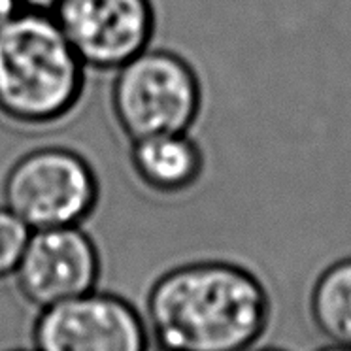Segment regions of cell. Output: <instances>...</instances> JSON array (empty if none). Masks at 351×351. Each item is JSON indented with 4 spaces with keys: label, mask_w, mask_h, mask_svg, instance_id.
Wrapping results in <instances>:
<instances>
[{
    "label": "cell",
    "mask_w": 351,
    "mask_h": 351,
    "mask_svg": "<svg viewBox=\"0 0 351 351\" xmlns=\"http://www.w3.org/2000/svg\"><path fill=\"white\" fill-rule=\"evenodd\" d=\"M21 10L23 8H21L19 0H0V29L10 23Z\"/></svg>",
    "instance_id": "8fae6325"
},
{
    "label": "cell",
    "mask_w": 351,
    "mask_h": 351,
    "mask_svg": "<svg viewBox=\"0 0 351 351\" xmlns=\"http://www.w3.org/2000/svg\"><path fill=\"white\" fill-rule=\"evenodd\" d=\"M19 4H21V8L23 10L53 14L55 8L61 4V0H19Z\"/></svg>",
    "instance_id": "7c38bea8"
},
{
    "label": "cell",
    "mask_w": 351,
    "mask_h": 351,
    "mask_svg": "<svg viewBox=\"0 0 351 351\" xmlns=\"http://www.w3.org/2000/svg\"><path fill=\"white\" fill-rule=\"evenodd\" d=\"M99 247L82 225L32 230L14 280L36 308L59 304L97 289Z\"/></svg>",
    "instance_id": "52a82bcc"
},
{
    "label": "cell",
    "mask_w": 351,
    "mask_h": 351,
    "mask_svg": "<svg viewBox=\"0 0 351 351\" xmlns=\"http://www.w3.org/2000/svg\"><path fill=\"white\" fill-rule=\"evenodd\" d=\"M310 313L332 343L351 346V255L330 263L313 283Z\"/></svg>",
    "instance_id": "9c48e42d"
},
{
    "label": "cell",
    "mask_w": 351,
    "mask_h": 351,
    "mask_svg": "<svg viewBox=\"0 0 351 351\" xmlns=\"http://www.w3.org/2000/svg\"><path fill=\"white\" fill-rule=\"evenodd\" d=\"M2 197L32 230L74 227L93 215L100 184L82 153L46 145L27 152L10 167Z\"/></svg>",
    "instance_id": "277c9868"
},
{
    "label": "cell",
    "mask_w": 351,
    "mask_h": 351,
    "mask_svg": "<svg viewBox=\"0 0 351 351\" xmlns=\"http://www.w3.org/2000/svg\"><path fill=\"white\" fill-rule=\"evenodd\" d=\"M261 351H278V350H261Z\"/></svg>",
    "instance_id": "5bb4252c"
},
{
    "label": "cell",
    "mask_w": 351,
    "mask_h": 351,
    "mask_svg": "<svg viewBox=\"0 0 351 351\" xmlns=\"http://www.w3.org/2000/svg\"><path fill=\"white\" fill-rule=\"evenodd\" d=\"M112 112L132 140L191 132L199 121L204 91L191 62L170 49L147 47L115 70Z\"/></svg>",
    "instance_id": "3957f363"
},
{
    "label": "cell",
    "mask_w": 351,
    "mask_h": 351,
    "mask_svg": "<svg viewBox=\"0 0 351 351\" xmlns=\"http://www.w3.org/2000/svg\"><path fill=\"white\" fill-rule=\"evenodd\" d=\"M14 351H27V350H14ZM34 351H36V350H34Z\"/></svg>",
    "instance_id": "9a60e30c"
},
{
    "label": "cell",
    "mask_w": 351,
    "mask_h": 351,
    "mask_svg": "<svg viewBox=\"0 0 351 351\" xmlns=\"http://www.w3.org/2000/svg\"><path fill=\"white\" fill-rule=\"evenodd\" d=\"M53 17L87 69L115 72L152 44V0H61Z\"/></svg>",
    "instance_id": "8992f818"
},
{
    "label": "cell",
    "mask_w": 351,
    "mask_h": 351,
    "mask_svg": "<svg viewBox=\"0 0 351 351\" xmlns=\"http://www.w3.org/2000/svg\"><path fill=\"white\" fill-rule=\"evenodd\" d=\"M130 167L138 182L160 197H182L204 176L206 157L191 132H168L130 142Z\"/></svg>",
    "instance_id": "ba28073f"
},
{
    "label": "cell",
    "mask_w": 351,
    "mask_h": 351,
    "mask_svg": "<svg viewBox=\"0 0 351 351\" xmlns=\"http://www.w3.org/2000/svg\"><path fill=\"white\" fill-rule=\"evenodd\" d=\"M87 66L53 14L21 10L0 29V115L19 127L66 119L85 93Z\"/></svg>",
    "instance_id": "7a4b0ae2"
},
{
    "label": "cell",
    "mask_w": 351,
    "mask_h": 351,
    "mask_svg": "<svg viewBox=\"0 0 351 351\" xmlns=\"http://www.w3.org/2000/svg\"><path fill=\"white\" fill-rule=\"evenodd\" d=\"M31 234L32 229L16 212L0 206V282L14 278Z\"/></svg>",
    "instance_id": "30bf717a"
},
{
    "label": "cell",
    "mask_w": 351,
    "mask_h": 351,
    "mask_svg": "<svg viewBox=\"0 0 351 351\" xmlns=\"http://www.w3.org/2000/svg\"><path fill=\"white\" fill-rule=\"evenodd\" d=\"M319 351H351V346H342V343H335V346H328Z\"/></svg>",
    "instance_id": "4fadbf2b"
},
{
    "label": "cell",
    "mask_w": 351,
    "mask_h": 351,
    "mask_svg": "<svg viewBox=\"0 0 351 351\" xmlns=\"http://www.w3.org/2000/svg\"><path fill=\"white\" fill-rule=\"evenodd\" d=\"M270 319L267 287L230 261H193L160 274L145 298L155 351H247Z\"/></svg>",
    "instance_id": "6da1fadb"
},
{
    "label": "cell",
    "mask_w": 351,
    "mask_h": 351,
    "mask_svg": "<svg viewBox=\"0 0 351 351\" xmlns=\"http://www.w3.org/2000/svg\"><path fill=\"white\" fill-rule=\"evenodd\" d=\"M36 351H149L145 317L127 298L93 289L42 308L32 328Z\"/></svg>",
    "instance_id": "5b68a950"
}]
</instances>
